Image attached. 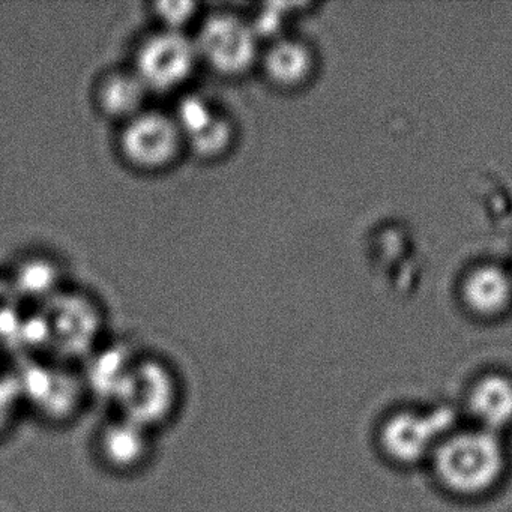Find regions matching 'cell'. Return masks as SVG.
Here are the masks:
<instances>
[{
    "label": "cell",
    "instance_id": "cell-1",
    "mask_svg": "<svg viewBox=\"0 0 512 512\" xmlns=\"http://www.w3.org/2000/svg\"><path fill=\"white\" fill-rule=\"evenodd\" d=\"M437 481L457 496L487 494L502 481L506 451L499 434L469 428L454 430L430 458Z\"/></svg>",
    "mask_w": 512,
    "mask_h": 512
},
{
    "label": "cell",
    "instance_id": "cell-2",
    "mask_svg": "<svg viewBox=\"0 0 512 512\" xmlns=\"http://www.w3.org/2000/svg\"><path fill=\"white\" fill-rule=\"evenodd\" d=\"M194 43L200 65L224 79H239L259 67L262 40L251 19L235 11L203 17Z\"/></svg>",
    "mask_w": 512,
    "mask_h": 512
},
{
    "label": "cell",
    "instance_id": "cell-3",
    "mask_svg": "<svg viewBox=\"0 0 512 512\" xmlns=\"http://www.w3.org/2000/svg\"><path fill=\"white\" fill-rule=\"evenodd\" d=\"M118 148L122 160L142 173L166 172L187 152L173 113L149 107L121 125Z\"/></svg>",
    "mask_w": 512,
    "mask_h": 512
},
{
    "label": "cell",
    "instance_id": "cell-4",
    "mask_svg": "<svg viewBox=\"0 0 512 512\" xmlns=\"http://www.w3.org/2000/svg\"><path fill=\"white\" fill-rule=\"evenodd\" d=\"M199 65L194 37L187 32L157 29L140 41L131 68L152 95L172 94L184 88Z\"/></svg>",
    "mask_w": 512,
    "mask_h": 512
},
{
    "label": "cell",
    "instance_id": "cell-5",
    "mask_svg": "<svg viewBox=\"0 0 512 512\" xmlns=\"http://www.w3.org/2000/svg\"><path fill=\"white\" fill-rule=\"evenodd\" d=\"M452 424L454 413L448 407L425 413L397 412L380 428V448L394 463L413 466L433 457L440 442L454 431Z\"/></svg>",
    "mask_w": 512,
    "mask_h": 512
},
{
    "label": "cell",
    "instance_id": "cell-6",
    "mask_svg": "<svg viewBox=\"0 0 512 512\" xmlns=\"http://www.w3.org/2000/svg\"><path fill=\"white\" fill-rule=\"evenodd\" d=\"M179 383L169 365L158 359H140L125 377V412L146 428H154L175 412L179 397Z\"/></svg>",
    "mask_w": 512,
    "mask_h": 512
},
{
    "label": "cell",
    "instance_id": "cell-7",
    "mask_svg": "<svg viewBox=\"0 0 512 512\" xmlns=\"http://www.w3.org/2000/svg\"><path fill=\"white\" fill-rule=\"evenodd\" d=\"M172 113L181 128L185 149L199 160H221L235 146V122L208 98L187 95Z\"/></svg>",
    "mask_w": 512,
    "mask_h": 512
},
{
    "label": "cell",
    "instance_id": "cell-8",
    "mask_svg": "<svg viewBox=\"0 0 512 512\" xmlns=\"http://www.w3.org/2000/svg\"><path fill=\"white\" fill-rule=\"evenodd\" d=\"M154 433L145 425L119 415L100 425L94 452L101 466L116 475H136L154 458Z\"/></svg>",
    "mask_w": 512,
    "mask_h": 512
},
{
    "label": "cell",
    "instance_id": "cell-9",
    "mask_svg": "<svg viewBox=\"0 0 512 512\" xmlns=\"http://www.w3.org/2000/svg\"><path fill=\"white\" fill-rule=\"evenodd\" d=\"M257 68L272 86L289 91L301 88L311 79L316 56L305 41L281 35L263 46Z\"/></svg>",
    "mask_w": 512,
    "mask_h": 512
},
{
    "label": "cell",
    "instance_id": "cell-10",
    "mask_svg": "<svg viewBox=\"0 0 512 512\" xmlns=\"http://www.w3.org/2000/svg\"><path fill=\"white\" fill-rule=\"evenodd\" d=\"M466 404L476 428L500 436L512 425L511 377L497 373L482 376L470 388Z\"/></svg>",
    "mask_w": 512,
    "mask_h": 512
},
{
    "label": "cell",
    "instance_id": "cell-11",
    "mask_svg": "<svg viewBox=\"0 0 512 512\" xmlns=\"http://www.w3.org/2000/svg\"><path fill=\"white\" fill-rule=\"evenodd\" d=\"M151 92L133 68L113 70L104 74L95 89V103L107 119L122 124L148 109Z\"/></svg>",
    "mask_w": 512,
    "mask_h": 512
},
{
    "label": "cell",
    "instance_id": "cell-12",
    "mask_svg": "<svg viewBox=\"0 0 512 512\" xmlns=\"http://www.w3.org/2000/svg\"><path fill=\"white\" fill-rule=\"evenodd\" d=\"M463 298L478 316L505 313L512 304V272L497 265L478 266L464 280Z\"/></svg>",
    "mask_w": 512,
    "mask_h": 512
},
{
    "label": "cell",
    "instance_id": "cell-13",
    "mask_svg": "<svg viewBox=\"0 0 512 512\" xmlns=\"http://www.w3.org/2000/svg\"><path fill=\"white\" fill-rule=\"evenodd\" d=\"M56 263L49 259L28 260L17 271L16 289L31 296L49 295L59 284V272Z\"/></svg>",
    "mask_w": 512,
    "mask_h": 512
},
{
    "label": "cell",
    "instance_id": "cell-14",
    "mask_svg": "<svg viewBox=\"0 0 512 512\" xmlns=\"http://www.w3.org/2000/svg\"><path fill=\"white\" fill-rule=\"evenodd\" d=\"M199 10V4L193 2H163L154 5V16L160 23V29L185 32V26L196 20Z\"/></svg>",
    "mask_w": 512,
    "mask_h": 512
},
{
    "label": "cell",
    "instance_id": "cell-15",
    "mask_svg": "<svg viewBox=\"0 0 512 512\" xmlns=\"http://www.w3.org/2000/svg\"><path fill=\"white\" fill-rule=\"evenodd\" d=\"M14 403H16V394H14L13 385L0 379V436L7 431L13 419Z\"/></svg>",
    "mask_w": 512,
    "mask_h": 512
}]
</instances>
